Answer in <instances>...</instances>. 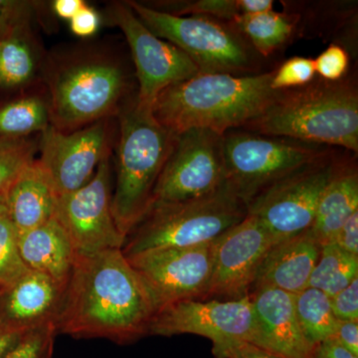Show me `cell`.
Instances as JSON below:
<instances>
[{
  "label": "cell",
  "mask_w": 358,
  "mask_h": 358,
  "mask_svg": "<svg viewBox=\"0 0 358 358\" xmlns=\"http://www.w3.org/2000/svg\"><path fill=\"white\" fill-rule=\"evenodd\" d=\"M155 310L122 250L77 255L57 334L128 345L147 336Z\"/></svg>",
  "instance_id": "6da1fadb"
},
{
  "label": "cell",
  "mask_w": 358,
  "mask_h": 358,
  "mask_svg": "<svg viewBox=\"0 0 358 358\" xmlns=\"http://www.w3.org/2000/svg\"><path fill=\"white\" fill-rule=\"evenodd\" d=\"M273 71L257 75L201 73L164 90L152 106L162 126L174 134L206 129L219 134L244 128L279 96Z\"/></svg>",
  "instance_id": "7a4b0ae2"
},
{
  "label": "cell",
  "mask_w": 358,
  "mask_h": 358,
  "mask_svg": "<svg viewBox=\"0 0 358 358\" xmlns=\"http://www.w3.org/2000/svg\"><path fill=\"white\" fill-rule=\"evenodd\" d=\"M245 131L358 152V92L348 80L280 92Z\"/></svg>",
  "instance_id": "3957f363"
},
{
  "label": "cell",
  "mask_w": 358,
  "mask_h": 358,
  "mask_svg": "<svg viewBox=\"0 0 358 358\" xmlns=\"http://www.w3.org/2000/svg\"><path fill=\"white\" fill-rule=\"evenodd\" d=\"M174 134L155 120L150 108L138 105L136 101L120 113L117 183L112 194V209L124 237L152 204Z\"/></svg>",
  "instance_id": "277c9868"
},
{
  "label": "cell",
  "mask_w": 358,
  "mask_h": 358,
  "mask_svg": "<svg viewBox=\"0 0 358 358\" xmlns=\"http://www.w3.org/2000/svg\"><path fill=\"white\" fill-rule=\"evenodd\" d=\"M247 213L248 206L228 182L202 199L152 204L127 235L122 252L128 257L212 243L244 220Z\"/></svg>",
  "instance_id": "5b68a950"
},
{
  "label": "cell",
  "mask_w": 358,
  "mask_h": 358,
  "mask_svg": "<svg viewBox=\"0 0 358 358\" xmlns=\"http://www.w3.org/2000/svg\"><path fill=\"white\" fill-rule=\"evenodd\" d=\"M49 86L51 126L69 133L117 112L128 78L119 63L93 57L63 66L54 73Z\"/></svg>",
  "instance_id": "8992f818"
},
{
  "label": "cell",
  "mask_w": 358,
  "mask_h": 358,
  "mask_svg": "<svg viewBox=\"0 0 358 358\" xmlns=\"http://www.w3.org/2000/svg\"><path fill=\"white\" fill-rule=\"evenodd\" d=\"M155 36L185 53L201 73L245 75L252 68L250 50L239 33L206 16H181L128 2Z\"/></svg>",
  "instance_id": "52a82bcc"
},
{
  "label": "cell",
  "mask_w": 358,
  "mask_h": 358,
  "mask_svg": "<svg viewBox=\"0 0 358 358\" xmlns=\"http://www.w3.org/2000/svg\"><path fill=\"white\" fill-rule=\"evenodd\" d=\"M322 145L230 131L223 136L226 178L248 206L264 188L329 152Z\"/></svg>",
  "instance_id": "ba28073f"
},
{
  "label": "cell",
  "mask_w": 358,
  "mask_h": 358,
  "mask_svg": "<svg viewBox=\"0 0 358 358\" xmlns=\"http://www.w3.org/2000/svg\"><path fill=\"white\" fill-rule=\"evenodd\" d=\"M338 162L329 152L275 181L250 200L247 215L261 224L275 244L310 229Z\"/></svg>",
  "instance_id": "9c48e42d"
},
{
  "label": "cell",
  "mask_w": 358,
  "mask_h": 358,
  "mask_svg": "<svg viewBox=\"0 0 358 358\" xmlns=\"http://www.w3.org/2000/svg\"><path fill=\"white\" fill-rule=\"evenodd\" d=\"M226 183L222 134L187 129L174 134L150 206L202 199Z\"/></svg>",
  "instance_id": "30bf717a"
},
{
  "label": "cell",
  "mask_w": 358,
  "mask_h": 358,
  "mask_svg": "<svg viewBox=\"0 0 358 358\" xmlns=\"http://www.w3.org/2000/svg\"><path fill=\"white\" fill-rule=\"evenodd\" d=\"M54 217L67 233L77 255L122 250L126 237L113 214L109 155L86 185L58 197Z\"/></svg>",
  "instance_id": "8fae6325"
},
{
  "label": "cell",
  "mask_w": 358,
  "mask_h": 358,
  "mask_svg": "<svg viewBox=\"0 0 358 358\" xmlns=\"http://www.w3.org/2000/svg\"><path fill=\"white\" fill-rule=\"evenodd\" d=\"M148 334H196L210 339L216 350L238 341L255 345L257 324L248 296L230 301L192 299L157 310Z\"/></svg>",
  "instance_id": "7c38bea8"
},
{
  "label": "cell",
  "mask_w": 358,
  "mask_h": 358,
  "mask_svg": "<svg viewBox=\"0 0 358 358\" xmlns=\"http://www.w3.org/2000/svg\"><path fill=\"white\" fill-rule=\"evenodd\" d=\"M127 259L147 289L155 313L178 301L201 300L210 282L212 243L150 250Z\"/></svg>",
  "instance_id": "4fadbf2b"
},
{
  "label": "cell",
  "mask_w": 358,
  "mask_h": 358,
  "mask_svg": "<svg viewBox=\"0 0 358 358\" xmlns=\"http://www.w3.org/2000/svg\"><path fill=\"white\" fill-rule=\"evenodd\" d=\"M113 20L128 41L136 66L138 105L152 109L164 90L199 74V69L180 49L155 36L128 3H115Z\"/></svg>",
  "instance_id": "5bb4252c"
},
{
  "label": "cell",
  "mask_w": 358,
  "mask_h": 358,
  "mask_svg": "<svg viewBox=\"0 0 358 358\" xmlns=\"http://www.w3.org/2000/svg\"><path fill=\"white\" fill-rule=\"evenodd\" d=\"M110 136L109 117L69 133L51 124L42 131L37 162L58 197L76 192L91 180L99 164L109 155Z\"/></svg>",
  "instance_id": "9a60e30c"
},
{
  "label": "cell",
  "mask_w": 358,
  "mask_h": 358,
  "mask_svg": "<svg viewBox=\"0 0 358 358\" xmlns=\"http://www.w3.org/2000/svg\"><path fill=\"white\" fill-rule=\"evenodd\" d=\"M274 240L252 216L212 242V273L201 300H239L248 296Z\"/></svg>",
  "instance_id": "2e32d148"
},
{
  "label": "cell",
  "mask_w": 358,
  "mask_h": 358,
  "mask_svg": "<svg viewBox=\"0 0 358 358\" xmlns=\"http://www.w3.org/2000/svg\"><path fill=\"white\" fill-rule=\"evenodd\" d=\"M257 324L255 345L282 358H313L315 348L301 331L294 294L260 288L248 294Z\"/></svg>",
  "instance_id": "e0dca14e"
},
{
  "label": "cell",
  "mask_w": 358,
  "mask_h": 358,
  "mask_svg": "<svg viewBox=\"0 0 358 358\" xmlns=\"http://www.w3.org/2000/svg\"><path fill=\"white\" fill-rule=\"evenodd\" d=\"M65 289L48 275L30 271L0 294V326L23 333L48 326L57 329Z\"/></svg>",
  "instance_id": "ac0fdd59"
},
{
  "label": "cell",
  "mask_w": 358,
  "mask_h": 358,
  "mask_svg": "<svg viewBox=\"0 0 358 358\" xmlns=\"http://www.w3.org/2000/svg\"><path fill=\"white\" fill-rule=\"evenodd\" d=\"M320 250L322 246L310 230L273 245L261 263L250 292L274 288L294 296L300 294L308 287Z\"/></svg>",
  "instance_id": "d6986e66"
},
{
  "label": "cell",
  "mask_w": 358,
  "mask_h": 358,
  "mask_svg": "<svg viewBox=\"0 0 358 358\" xmlns=\"http://www.w3.org/2000/svg\"><path fill=\"white\" fill-rule=\"evenodd\" d=\"M7 215L18 236L55 216L58 195L37 160L26 166L6 194Z\"/></svg>",
  "instance_id": "ffe728a7"
},
{
  "label": "cell",
  "mask_w": 358,
  "mask_h": 358,
  "mask_svg": "<svg viewBox=\"0 0 358 358\" xmlns=\"http://www.w3.org/2000/svg\"><path fill=\"white\" fill-rule=\"evenodd\" d=\"M18 247L29 270L67 286L77 254L55 217L18 236Z\"/></svg>",
  "instance_id": "44dd1931"
},
{
  "label": "cell",
  "mask_w": 358,
  "mask_h": 358,
  "mask_svg": "<svg viewBox=\"0 0 358 358\" xmlns=\"http://www.w3.org/2000/svg\"><path fill=\"white\" fill-rule=\"evenodd\" d=\"M358 211V171L355 162L339 159L320 197L310 230L320 246L333 243L336 233Z\"/></svg>",
  "instance_id": "7402d4cb"
},
{
  "label": "cell",
  "mask_w": 358,
  "mask_h": 358,
  "mask_svg": "<svg viewBox=\"0 0 358 358\" xmlns=\"http://www.w3.org/2000/svg\"><path fill=\"white\" fill-rule=\"evenodd\" d=\"M231 23L234 30L250 40L258 53L267 57L288 41L296 20L293 15L270 10L239 16Z\"/></svg>",
  "instance_id": "603a6c76"
},
{
  "label": "cell",
  "mask_w": 358,
  "mask_h": 358,
  "mask_svg": "<svg viewBox=\"0 0 358 358\" xmlns=\"http://www.w3.org/2000/svg\"><path fill=\"white\" fill-rule=\"evenodd\" d=\"M296 317L303 336L313 348L333 338L338 320L331 308V296L320 289H303L294 296Z\"/></svg>",
  "instance_id": "cb8c5ba5"
},
{
  "label": "cell",
  "mask_w": 358,
  "mask_h": 358,
  "mask_svg": "<svg viewBox=\"0 0 358 358\" xmlns=\"http://www.w3.org/2000/svg\"><path fill=\"white\" fill-rule=\"evenodd\" d=\"M358 277V256L352 255L336 245L322 246L310 275L308 287L333 296L350 286Z\"/></svg>",
  "instance_id": "d4e9b609"
},
{
  "label": "cell",
  "mask_w": 358,
  "mask_h": 358,
  "mask_svg": "<svg viewBox=\"0 0 358 358\" xmlns=\"http://www.w3.org/2000/svg\"><path fill=\"white\" fill-rule=\"evenodd\" d=\"M49 126V112L36 96L21 99L0 109V136L21 138Z\"/></svg>",
  "instance_id": "484cf974"
},
{
  "label": "cell",
  "mask_w": 358,
  "mask_h": 358,
  "mask_svg": "<svg viewBox=\"0 0 358 358\" xmlns=\"http://www.w3.org/2000/svg\"><path fill=\"white\" fill-rule=\"evenodd\" d=\"M34 53L21 32L0 42V86H21L29 82L35 72Z\"/></svg>",
  "instance_id": "4316f807"
},
{
  "label": "cell",
  "mask_w": 358,
  "mask_h": 358,
  "mask_svg": "<svg viewBox=\"0 0 358 358\" xmlns=\"http://www.w3.org/2000/svg\"><path fill=\"white\" fill-rule=\"evenodd\" d=\"M273 3L272 0H197L180 4L176 15L189 13L232 22L239 16L273 10Z\"/></svg>",
  "instance_id": "83f0119b"
},
{
  "label": "cell",
  "mask_w": 358,
  "mask_h": 358,
  "mask_svg": "<svg viewBox=\"0 0 358 358\" xmlns=\"http://www.w3.org/2000/svg\"><path fill=\"white\" fill-rule=\"evenodd\" d=\"M20 255L18 235L7 213L0 215V294L30 272Z\"/></svg>",
  "instance_id": "f1b7e54d"
},
{
  "label": "cell",
  "mask_w": 358,
  "mask_h": 358,
  "mask_svg": "<svg viewBox=\"0 0 358 358\" xmlns=\"http://www.w3.org/2000/svg\"><path fill=\"white\" fill-rule=\"evenodd\" d=\"M36 148L31 141L20 138H0V196L26 166L34 162Z\"/></svg>",
  "instance_id": "f546056e"
},
{
  "label": "cell",
  "mask_w": 358,
  "mask_h": 358,
  "mask_svg": "<svg viewBox=\"0 0 358 358\" xmlns=\"http://www.w3.org/2000/svg\"><path fill=\"white\" fill-rule=\"evenodd\" d=\"M315 77V61L305 57H294L273 71L271 88L275 92L301 88L312 83Z\"/></svg>",
  "instance_id": "4dcf8cb0"
},
{
  "label": "cell",
  "mask_w": 358,
  "mask_h": 358,
  "mask_svg": "<svg viewBox=\"0 0 358 358\" xmlns=\"http://www.w3.org/2000/svg\"><path fill=\"white\" fill-rule=\"evenodd\" d=\"M56 327H40L28 331L6 358H53Z\"/></svg>",
  "instance_id": "1f68e13d"
},
{
  "label": "cell",
  "mask_w": 358,
  "mask_h": 358,
  "mask_svg": "<svg viewBox=\"0 0 358 358\" xmlns=\"http://www.w3.org/2000/svg\"><path fill=\"white\" fill-rule=\"evenodd\" d=\"M313 61L315 74L327 82H338L343 80L350 65L348 52L339 45L327 47Z\"/></svg>",
  "instance_id": "d6a6232c"
},
{
  "label": "cell",
  "mask_w": 358,
  "mask_h": 358,
  "mask_svg": "<svg viewBox=\"0 0 358 358\" xmlns=\"http://www.w3.org/2000/svg\"><path fill=\"white\" fill-rule=\"evenodd\" d=\"M28 2L0 0V42L22 31L29 18Z\"/></svg>",
  "instance_id": "836d02e7"
},
{
  "label": "cell",
  "mask_w": 358,
  "mask_h": 358,
  "mask_svg": "<svg viewBox=\"0 0 358 358\" xmlns=\"http://www.w3.org/2000/svg\"><path fill=\"white\" fill-rule=\"evenodd\" d=\"M331 303L336 319L358 322V277L350 286L331 296Z\"/></svg>",
  "instance_id": "e575fe53"
},
{
  "label": "cell",
  "mask_w": 358,
  "mask_h": 358,
  "mask_svg": "<svg viewBox=\"0 0 358 358\" xmlns=\"http://www.w3.org/2000/svg\"><path fill=\"white\" fill-rule=\"evenodd\" d=\"M212 352L215 358H282L245 341L228 343Z\"/></svg>",
  "instance_id": "d590c367"
},
{
  "label": "cell",
  "mask_w": 358,
  "mask_h": 358,
  "mask_svg": "<svg viewBox=\"0 0 358 358\" xmlns=\"http://www.w3.org/2000/svg\"><path fill=\"white\" fill-rule=\"evenodd\" d=\"M331 244L352 255L358 256V211L341 226Z\"/></svg>",
  "instance_id": "8d00e7d4"
},
{
  "label": "cell",
  "mask_w": 358,
  "mask_h": 358,
  "mask_svg": "<svg viewBox=\"0 0 358 358\" xmlns=\"http://www.w3.org/2000/svg\"><path fill=\"white\" fill-rule=\"evenodd\" d=\"M70 21L71 30L75 35L89 37L98 31L101 20L98 13L86 4Z\"/></svg>",
  "instance_id": "74e56055"
},
{
  "label": "cell",
  "mask_w": 358,
  "mask_h": 358,
  "mask_svg": "<svg viewBox=\"0 0 358 358\" xmlns=\"http://www.w3.org/2000/svg\"><path fill=\"white\" fill-rule=\"evenodd\" d=\"M348 352L358 357V322L338 320L333 338Z\"/></svg>",
  "instance_id": "f35d334b"
},
{
  "label": "cell",
  "mask_w": 358,
  "mask_h": 358,
  "mask_svg": "<svg viewBox=\"0 0 358 358\" xmlns=\"http://www.w3.org/2000/svg\"><path fill=\"white\" fill-rule=\"evenodd\" d=\"M313 358H358L339 345L334 338L327 339L315 348Z\"/></svg>",
  "instance_id": "ab89813d"
},
{
  "label": "cell",
  "mask_w": 358,
  "mask_h": 358,
  "mask_svg": "<svg viewBox=\"0 0 358 358\" xmlns=\"http://www.w3.org/2000/svg\"><path fill=\"white\" fill-rule=\"evenodd\" d=\"M27 333L0 326V358H6Z\"/></svg>",
  "instance_id": "60d3db41"
},
{
  "label": "cell",
  "mask_w": 358,
  "mask_h": 358,
  "mask_svg": "<svg viewBox=\"0 0 358 358\" xmlns=\"http://www.w3.org/2000/svg\"><path fill=\"white\" fill-rule=\"evenodd\" d=\"M85 6L83 0H56L53 8L59 17L71 20Z\"/></svg>",
  "instance_id": "b9f144b4"
},
{
  "label": "cell",
  "mask_w": 358,
  "mask_h": 358,
  "mask_svg": "<svg viewBox=\"0 0 358 358\" xmlns=\"http://www.w3.org/2000/svg\"><path fill=\"white\" fill-rule=\"evenodd\" d=\"M7 213L6 195L0 196V215Z\"/></svg>",
  "instance_id": "7bdbcfd3"
}]
</instances>
